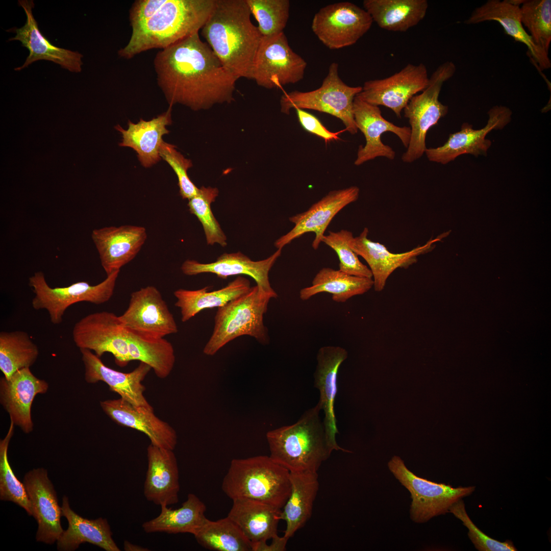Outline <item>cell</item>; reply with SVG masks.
Instances as JSON below:
<instances>
[{"mask_svg": "<svg viewBox=\"0 0 551 551\" xmlns=\"http://www.w3.org/2000/svg\"><path fill=\"white\" fill-rule=\"evenodd\" d=\"M157 83L169 106L197 111L230 103L238 79L196 32L159 51L154 60Z\"/></svg>", "mask_w": 551, "mask_h": 551, "instance_id": "6da1fadb", "label": "cell"}, {"mask_svg": "<svg viewBox=\"0 0 551 551\" xmlns=\"http://www.w3.org/2000/svg\"><path fill=\"white\" fill-rule=\"evenodd\" d=\"M246 0H215L201 34L223 66L238 80L251 79L262 39Z\"/></svg>", "mask_w": 551, "mask_h": 551, "instance_id": "7a4b0ae2", "label": "cell"}, {"mask_svg": "<svg viewBox=\"0 0 551 551\" xmlns=\"http://www.w3.org/2000/svg\"><path fill=\"white\" fill-rule=\"evenodd\" d=\"M215 0H166L138 30L132 32L118 55L130 59L143 52L165 48L199 32L210 16Z\"/></svg>", "mask_w": 551, "mask_h": 551, "instance_id": "3957f363", "label": "cell"}, {"mask_svg": "<svg viewBox=\"0 0 551 551\" xmlns=\"http://www.w3.org/2000/svg\"><path fill=\"white\" fill-rule=\"evenodd\" d=\"M320 411L317 404L294 424L267 433L270 457L290 472H317L330 456Z\"/></svg>", "mask_w": 551, "mask_h": 551, "instance_id": "277c9868", "label": "cell"}, {"mask_svg": "<svg viewBox=\"0 0 551 551\" xmlns=\"http://www.w3.org/2000/svg\"><path fill=\"white\" fill-rule=\"evenodd\" d=\"M290 474L269 456L234 459L221 488L232 500H256L281 509L290 493Z\"/></svg>", "mask_w": 551, "mask_h": 551, "instance_id": "5b68a950", "label": "cell"}, {"mask_svg": "<svg viewBox=\"0 0 551 551\" xmlns=\"http://www.w3.org/2000/svg\"><path fill=\"white\" fill-rule=\"evenodd\" d=\"M273 298H275L256 285L245 293L218 308L213 331L203 353L213 356L228 343L243 335L253 337L261 344H268L269 337L263 316Z\"/></svg>", "mask_w": 551, "mask_h": 551, "instance_id": "8992f818", "label": "cell"}, {"mask_svg": "<svg viewBox=\"0 0 551 551\" xmlns=\"http://www.w3.org/2000/svg\"><path fill=\"white\" fill-rule=\"evenodd\" d=\"M339 65L333 62L318 88L307 92L285 93L280 99L281 111L289 114L292 109H308L331 114L340 119L345 131L355 134L358 128L354 119L353 103L362 86L352 87L340 78Z\"/></svg>", "mask_w": 551, "mask_h": 551, "instance_id": "52a82bcc", "label": "cell"}, {"mask_svg": "<svg viewBox=\"0 0 551 551\" xmlns=\"http://www.w3.org/2000/svg\"><path fill=\"white\" fill-rule=\"evenodd\" d=\"M456 70V65L452 61L440 64L429 78L427 87L420 94L413 96L404 109V116L411 126L409 144L402 157L404 162L412 163L422 156L427 149L428 130L447 114L448 107L439 101V96L444 83L454 75Z\"/></svg>", "mask_w": 551, "mask_h": 551, "instance_id": "ba28073f", "label": "cell"}, {"mask_svg": "<svg viewBox=\"0 0 551 551\" xmlns=\"http://www.w3.org/2000/svg\"><path fill=\"white\" fill-rule=\"evenodd\" d=\"M119 271L107 276L104 281L95 285L81 281L67 287L55 288L47 284L43 272H36L29 279V285L35 294L32 307L36 310H46L51 322L59 324L66 309L73 304L86 302L100 305L109 300L113 295Z\"/></svg>", "mask_w": 551, "mask_h": 551, "instance_id": "9c48e42d", "label": "cell"}, {"mask_svg": "<svg viewBox=\"0 0 551 551\" xmlns=\"http://www.w3.org/2000/svg\"><path fill=\"white\" fill-rule=\"evenodd\" d=\"M388 465L396 479L411 493L410 517L416 522H424L448 512L454 504L470 495L475 489V486L454 488L450 485L418 477L409 470L397 456H394Z\"/></svg>", "mask_w": 551, "mask_h": 551, "instance_id": "30bf717a", "label": "cell"}, {"mask_svg": "<svg viewBox=\"0 0 551 551\" xmlns=\"http://www.w3.org/2000/svg\"><path fill=\"white\" fill-rule=\"evenodd\" d=\"M307 62L289 44L284 32L262 37L254 61L251 79L267 89L295 84L304 79Z\"/></svg>", "mask_w": 551, "mask_h": 551, "instance_id": "8fae6325", "label": "cell"}, {"mask_svg": "<svg viewBox=\"0 0 551 551\" xmlns=\"http://www.w3.org/2000/svg\"><path fill=\"white\" fill-rule=\"evenodd\" d=\"M373 20L365 10L348 2L322 7L315 14L311 29L330 49L355 44L370 29Z\"/></svg>", "mask_w": 551, "mask_h": 551, "instance_id": "7c38bea8", "label": "cell"}, {"mask_svg": "<svg viewBox=\"0 0 551 551\" xmlns=\"http://www.w3.org/2000/svg\"><path fill=\"white\" fill-rule=\"evenodd\" d=\"M72 337L80 349L93 351L99 358L106 353L112 354L119 366L131 361L127 330L113 312H95L83 317L75 323Z\"/></svg>", "mask_w": 551, "mask_h": 551, "instance_id": "4fadbf2b", "label": "cell"}, {"mask_svg": "<svg viewBox=\"0 0 551 551\" xmlns=\"http://www.w3.org/2000/svg\"><path fill=\"white\" fill-rule=\"evenodd\" d=\"M118 317L126 329L146 338H163L178 331L172 314L154 286L132 292L127 309Z\"/></svg>", "mask_w": 551, "mask_h": 551, "instance_id": "5bb4252c", "label": "cell"}, {"mask_svg": "<svg viewBox=\"0 0 551 551\" xmlns=\"http://www.w3.org/2000/svg\"><path fill=\"white\" fill-rule=\"evenodd\" d=\"M429 80L423 63H409L389 77L366 81L357 96L369 104L387 107L400 118L409 102L427 87Z\"/></svg>", "mask_w": 551, "mask_h": 551, "instance_id": "9a60e30c", "label": "cell"}, {"mask_svg": "<svg viewBox=\"0 0 551 551\" xmlns=\"http://www.w3.org/2000/svg\"><path fill=\"white\" fill-rule=\"evenodd\" d=\"M450 232L449 230L434 239L431 238L424 244L419 245L410 251L394 253L390 252L384 244L369 239V230L365 228L359 235L351 238L349 245L367 263L372 273L374 289L380 292L385 287L387 279L396 269H407L416 263L418 256L432 252L436 247L435 243L442 241Z\"/></svg>", "mask_w": 551, "mask_h": 551, "instance_id": "2e32d148", "label": "cell"}, {"mask_svg": "<svg viewBox=\"0 0 551 551\" xmlns=\"http://www.w3.org/2000/svg\"><path fill=\"white\" fill-rule=\"evenodd\" d=\"M359 193V188L355 186L330 191L307 211L290 217L289 220L294 224V227L278 239L274 246L278 249H282L294 239L312 232L315 234L312 246L317 249L333 218L345 207L356 202Z\"/></svg>", "mask_w": 551, "mask_h": 551, "instance_id": "e0dca14e", "label": "cell"}, {"mask_svg": "<svg viewBox=\"0 0 551 551\" xmlns=\"http://www.w3.org/2000/svg\"><path fill=\"white\" fill-rule=\"evenodd\" d=\"M512 112L508 107L495 106L488 112L489 119L485 127L474 130L472 126L464 123L460 131L450 134L447 141L436 148H427L425 154L431 162L446 164L464 154L475 157L486 156L491 141L485 138L493 130L504 128L511 120Z\"/></svg>", "mask_w": 551, "mask_h": 551, "instance_id": "ac0fdd59", "label": "cell"}, {"mask_svg": "<svg viewBox=\"0 0 551 551\" xmlns=\"http://www.w3.org/2000/svg\"><path fill=\"white\" fill-rule=\"evenodd\" d=\"M353 113L356 126L366 140L365 146L359 147L355 165L359 166L379 157L391 160L394 159V151L381 140V135L385 132L394 133L404 146L408 147L411 137L410 127L397 126L386 120L383 117L379 106L369 104L356 96L353 103Z\"/></svg>", "mask_w": 551, "mask_h": 551, "instance_id": "d6986e66", "label": "cell"}, {"mask_svg": "<svg viewBox=\"0 0 551 551\" xmlns=\"http://www.w3.org/2000/svg\"><path fill=\"white\" fill-rule=\"evenodd\" d=\"M23 483L31 504L32 516L38 523L36 541L53 544L64 530L60 521L61 507L47 470L38 468L28 471Z\"/></svg>", "mask_w": 551, "mask_h": 551, "instance_id": "ffe728a7", "label": "cell"}, {"mask_svg": "<svg viewBox=\"0 0 551 551\" xmlns=\"http://www.w3.org/2000/svg\"><path fill=\"white\" fill-rule=\"evenodd\" d=\"M348 356L347 350L338 346H324L318 350L317 365L314 373V386L319 392L317 404L324 415V423L327 438L332 452L341 450L351 453L341 447L337 443L339 433L335 413V402L337 393V378L341 364Z\"/></svg>", "mask_w": 551, "mask_h": 551, "instance_id": "44dd1931", "label": "cell"}, {"mask_svg": "<svg viewBox=\"0 0 551 551\" xmlns=\"http://www.w3.org/2000/svg\"><path fill=\"white\" fill-rule=\"evenodd\" d=\"M18 3L24 11L26 21L21 28L14 29L16 35L8 40L20 41L22 46L29 50V54L23 64L14 70H22L37 61L46 60L59 64L69 71L81 72L83 64V56L81 54L54 45L40 32L32 12L33 1L19 0Z\"/></svg>", "mask_w": 551, "mask_h": 551, "instance_id": "7402d4cb", "label": "cell"}, {"mask_svg": "<svg viewBox=\"0 0 551 551\" xmlns=\"http://www.w3.org/2000/svg\"><path fill=\"white\" fill-rule=\"evenodd\" d=\"M91 238L108 276L134 259L146 241L147 232L138 226L105 227L94 229Z\"/></svg>", "mask_w": 551, "mask_h": 551, "instance_id": "603a6c76", "label": "cell"}, {"mask_svg": "<svg viewBox=\"0 0 551 551\" xmlns=\"http://www.w3.org/2000/svg\"><path fill=\"white\" fill-rule=\"evenodd\" d=\"M80 350L85 367V379L87 383L104 382L112 391L118 394L120 398L133 406L153 409L143 394L146 388L142 383L152 369L148 364L140 362L133 371L122 372L106 366L101 358L92 351L87 349Z\"/></svg>", "mask_w": 551, "mask_h": 551, "instance_id": "cb8c5ba5", "label": "cell"}, {"mask_svg": "<svg viewBox=\"0 0 551 551\" xmlns=\"http://www.w3.org/2000/svg\"><path fill=\"white\" fill-rule=\"evenodd\" d=\"M521 2V0H489L476 8L464 23L472 24L487 21L498 22L506 34L527 46L529 57L539 70L549 69L551 67V62L548 54L534 43L521 23L519 7Z\"/></svg>", "mask_w": 551, "mask_h": 551, "instance_id": "d4e9b609", "label": "cell"}, {"mask_svg": "<svg viewBox=\"0 0 551 551\" xmlns=\"http://www.w3.org/2000/svg\"><path fill=\"white\" fill-rule=\"evenodd\" d=\"M282 249L279 248L267 258L257 261H252L240 252L224 253L215 262L209 263L187 260L182 264L181 269L184 274L187 276L211 273L224 279L231 276H248L255 281L260 289L277 298L278 295L271 287L269 272L280 256Z\"/></svg>", "mask_w": 551, "mask_h": 551, "instance_id": "484cf974", "label": "cell"}, {"mask_svg": "<svg viewBox=\"0 0 551 551\" xmlns=\"http://www.w3.org/2000/svg\"><path fill=\"white\" fill-rule=\"evenodd\" d=\"M103 411L116 423L145 434L151 443L174 450L177 443L175 430L156 416L154 409L137 407L120 398L100 402Z\"/></svg>", "mask_w": 551, "mask_h": 551, "instance_id": "4316f807", "label": "cell"}, {"mask_svg": "<svg viewBox=\"0 0 551 551\" xmlns=\"http://www.w3.org/2000/svg\"><path fill=\"white\" fill-rule=\"evenodd\" d=\"M48 389V383L35 377L30 368L18 370L8 379L1 378L0 402L11 421L25 433L33 429L31 407L35 397Z\"/></svg>", "mask_w": 551, "mask_h": 551, "instance_id": "83f0119b", "label": "cell"}, {"mask_svg": "<svg viewBox=\"0 0 551 551\" xmlns=\"http://www.w3.org/2000/svg\"><path fill=\"white\" fill-rule=\"evenodd\" d=\"M143 493L148 501L169 506L179 501V471L173 450L150 444Z\"/></svg>", "mask_w": 551, "mask_h": 551, "instance_id": "f1b7e54d", "label": "cell"}, {"mask_svg": "<svg viewBox=\"0 0 551 551\" xmlns=\"http://www.w3.org/2000/svg\"><path fill=\"white\" fill-rule=\"evenodd\" d=\"M171 122V107L169 106L166 111L151 120L140 118L136 123L129 120L127 129L119 124L114 128L122 135L119 145L133 149L141 164L147 168L161 159L159 149L164 141L163 136L169 133L166 127Z\"/></svg>", "mask_w": 551, "mask_h": 551, "instance_id": "f546056e", "label": "cell"}, {"mask_svg": "<svg viewBox=\"0 0 551 551\" xmlns=\"http://www.w3.org/2000/svg\"><path fill=\"white\" fill-rule=\"evenodd\" d=\"M62 516L67 520L68 527L57 540L59 550L72 551L85 542L96 545L106 551H120L112 538V533L106 519L84 518L70 507L68 498L64 496L61 506Z\"/></svg>", "mask_w": 551, "mask_h": 551, "instance_id": "4dcf8cb0", "label": "cell"}, {"mask_svg": "<svg viewBox=\"0 0 551 551\" xmlns=\"http://www.w3.org/2000/svg\"><path fill=\"white\" fill-rule=\"evenodd\" d=\"M232 501L228 516L252 543V551L256 546L278 536L281 509L256 500Z\"/></svg>", "mask_w": 551, "mask_h": 551, "instance_id": "1f68e13d", "label": "cell"}, {"mask_svg": "<svg viewBox=\"0 0 551 551\" xmlns=\"http://www.w3.org/2000/svg\"><path fill=\"white\" fill-rule=\"evenodd\" d=\"M290 473V493L280 515L286 522L284 536L288 539L311 517L319 487L317 472Z\"/></svg>", "mask_w": 551, "mask_h": 551, "instance_id": "d6a6232c", "label": "cell"}, {"mask_svg": "<svg viewBox=\"0 0 551 551\" xmlns=\"http://www.w3.org/2000/svg\"><path fill=\"white\" fill-rule=\"evenodd\" d=\"M363 6L380 28L403 32L416 26L424 18L428 2L427 0H364Z\"/></svg>", "mask_w": 551, "mask_h": 551, "instance_id": "836d02e7", "label": "cell"}, {"mask_svg": "<svg viewBox=\"0 0 551 551\" xmlns=\"http://www.w3.org/2000/svg\"><path fill=\"white\" fill-rule=\"evenodd\" d=\"M159 515L142 525L146 533H189L194 535L207 518L206 507L194 494L189 493L182 506L177 509L162 505Z\"/></svg>", "mask_w": 551, "mask_h": 551, "instance_id": "e575fe53", "label": "cell"}, {"mask_svg": "<svg viewBox=\"0 0 551 551\" xmlns=\"http://www.w3.org/2000/svg\"><path fill=\"white\" fill-rule=\"evenodd\" d=\"M251 287L247 279L239 276L217 290L209 291L208 286L197 290L179 289L173 293L177 298L175 306L180 308L181 320L184 322L204 309L223 306L247 292Z\"/></svg>", "mask_w": 551, "mask_h": 551, "instance_id": "d590c367", "label": "cell"}, {"mask_svg": "<svg viewBox=\"0 0 551 551\" xmlns=\"http://www.w3.org/2000/svg\"><path fill=\"white\" fill-rule=\"evenodd\" d=\"M373 287L372 278L353 276L331 268H321L315 275L312 285L302 289L299 297L306 300L317 294L327 292L337 303H345L350 298L362 295Z\"/></svg>", "mask_w": 551, "mask_h": 551, "instance_id": "8d00e7d4", "label": "cell"}, {"mask_svg": "<svg viewBox=\"0 0 551 551\" xmlns=\"http://www.w3.org/2000/svg\"><path fill=\"white\" fill-rule=\"evenodd\" d=\"M126 330L130 361L144 362L154 370L157 377L167 378L176 361L171 343L164 338H146Z\"/></svg>", "mask_w": 551, "mask_h": 551, "instance_id": "74e56055", "label": "cell"}, {"mask_svg": "<svg viewBox=\"0 0 551 551\" xmlns=\"http://www.w3.org/2000/svg\"><path fill=\"white\" fill-rule=\"evenodd\" d=\"M203 547L215 551H252V544L228 516L215 521L208 519L193 535Z\"/></svg>", "mask_w": 551, "mask_h": 551, "instance_id": "f35d334b", "label": "cell"}, {"mask_svg": "<svg viewBox=\"0 0 551 551\" xmlns=\"http://www.w3.org/2000/svg\"><path fill=\"white\" fill-rule=\"evenodd\" d=\"M38 356L37 346L26 332H1L0 369L6 379L19 370L30 368Z\"/></svg>", "mask_w": 551, "mask_h": 551, "instance_id": "ab89813d", "label": "cell"}, {"mask_svg": "<svg viewBox=\"0 0 551 551\" xmlns=\"http://www.w3.org/2000/svg\"><path fill=\"white\" fill-rule=\"evenodd\" d=\"M520 11L523 27L534 43L548 54L551 41V1H521Z\"/></svg>", "mask_w": 551, "mask_h": 551, "instance_id": "60d3db41", "label": "cell"}, {"mask_svg": "<svg viewBox=\"0 0 551 551\" xmlns=\"http://www.w3.org/2000/svg\"><path fill=\"white\" fill-rule=\"evenodd\" d=\"M14 425L11 421L7 435L0 441V499L14 503L32 516V506L24 485L15 476L8 458V446Z\"/></svg>", "mask_w": 551, "mask_h": 551, "instance_id": "b9f144b4", "label": "cell"}, {"mask_svg": "<svg viewBox=\"0 0 551 551\" xmlns=\"http://www.w3.org/2000/svg\"><path fill=\"white\" fill-rule=\"evenodd\" d=\"M249 10L258 22L262 37H268L284 32L289 17L290 3L288 0H246Z\"/></svg>", "mask_w": 551, "mask_h": 551, "instance_id": "7bdbcfd3", "label": "cell"}, {"mask_svg": "<svg viewBox=\"0 0 551 551\" xmlns=\"http://www.w3.org/2000/svg\"><path fill=\"white\" fill-rule=\"evenodd\" d=\"M218 195L216 188L202 186L197 193L188 199L190 212L195 215L201 222L208 245L218 243L222 246L227 245V237L215 218L211 204Z\"/></svg>", "mask_w": 551, "mask_h": 551, "instance_id": "ee69618b", "label": "cell"}, {"mask_svg": "<svg viewBox=\"0 0 551 551\" xmlns=\"http://www.w3.org/2000/svg\"><path fill=\"white\" fill-rule=\"evenodd\" d=\"M353 237V233L346 230L329 231L328 234L323 235L321 242L337 254L339 261V270L353 276L372 278L369 268L360 261L358 255L350 246L349 241Z\"/></svg>", "mask_w": 551, "mask_h": 551, "instance_id": "f6af8a7d", "label": "cell"}, {"mask_svg": "<svg viewBox=\"0 0 551 551\" xmlns=\"http://www.w3.org/2000/svg\"><path fill=\"white\" fill-rule=\"evenodd\" d=\"M460 519L468 530V536L474 546L480 551H516L512 542H500L493 539L481 531L469 517L462 499L454 504L449 512Z\"/></svg>", "mask_w": 551, "mask_h": 551, "instance_id": "bcb514c9", "label": "cell"}, {"mask_svg": "<svg viewBox=\"0 0 551 551\" xmlns=\"http://www.w3.org/2000/svg\"><path fill=\"white\" fill-rule=\"evenodd\" d=\"M176 148L175 145L163 141L160 147V156L176 173L182 198L189 199L197 193L199 188L188 176V169L192 166L191 161L185 158Z\"/></svg>", "mask_w": 551, "mask_h": 551, "instance_id": "7dc6e473", "label": "cell"}, {"mask_svg": "<svg viewBox=\"0 0 551 551\" xmlns=\"http://www.w3.org/2000/svg\"><path fill=\"white\" fill-rule=\"evenodd\" d=\"M166 0H137L134 2L129 12L132 32L138 30L165 4Z\"/></svg>", "mask_w": 551, "mask_h": 551, "instance_id": "c3c4849f", "label": "cell"}, {"mask_svg": "<svg viewBox=\"0 0 551 551\" xmlns=\"http://www.w3.org/2000/svg\"><path fill=\"white\" fill-rule=\"evenodd\" d=\"M295 110L302 127L307 132L324 139L326 144L331 141L339 139L338 135L345 131L344 129L337 132H331L315 116L303 109H296Z\"/></svg>", "mask_w": 551, "mask_h": 551, "instance_id": "681fc988", "label": "cell"}, {"mask_svg": "<svg viewBox=\"0 0 551 551\" xmlns=\"http://www.w3.org/2000/svg\"><path fill=\"white\" fill-rule=\"evenodd\" d=\"M288 538L285 536H279L272 539L269 545L267 542L260 544L256 546L253 551H283L286 550V546Z\"/></svg>", "mask_w": 551, "mask_h": 551, "instance_id": "f907efd6", "label": "cell"}, {"mask_svg": "<svg viewBox=\"0 0 551 551\" xmlns=\"http://www.w3.org/2000/svg\"><path fill=\"white\" fill-rule=\"evenodd\" d=\"M123 548L126 551H146L149 550L148 548H144L142 546L133 544L127 540H125L123 543Z\"/></svg>", "mask_w": 551, "mask_h": 551, "instance_id": "816d5d0a", "label": "cell"}]
</instances>
